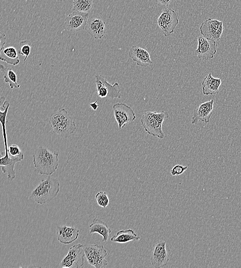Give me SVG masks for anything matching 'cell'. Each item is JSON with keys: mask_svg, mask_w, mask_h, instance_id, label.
Segmentation results:
<instances>
[{"mask_svg": "<svg viewBox=\"0 0 241 268\" xmlns=\"http://www.w3.org/2000/svg\"><path fill=\"white\" fill-rule=\"evenodd\" d=\"M59 153L44 147H38L33 154V162L36 172L41 175L51 176L57 170Z\"/></svg>", "mask_w": 241, "mask_h": 268, "instance_id": "cell-1", "label": "cell"}, {"mask_svg": "<svg viewBox=\"0 0 241 268\" xmlns=\"http://www.w3.org/2000/svg\"><path fill=\"white\" fill-rule=\"evenodd\" d=\"M60 183L55 178L49 176L47 179L42 180L29 197L39 205L48 204L55 198L60 191Z\"/></svg>", "mask_w": 241, "mask_h": 268, "instance_id": "cell-2", "label": "cell"}, {"mask_svg": "<svg viewBox=\"0 0 241 268\" xmlns=\"http://www.w3.org/2000/svg\"><path fill=\"white\" fill-rule=\"evenodd\" d=\"M169 117V114L165 111L160 113L148 112L142 116L141 124L150 136L162 140L165 138L163 123Z\"/></svg>", "mask_w": 241, "mask_h": 268, "instance_id": "cell-3", "label": "cell"}, {"mask_svg": "<svg viewBox=\"0 0 241 268\" xmlns=\"http://www.w3.org/2000/svg\"><path fill=\"white\" fill-rule=\"evenodd\" d=\"M86 257L88 263L95 268L105 267L108 265L106 259L108 253L104 246L92 244L84 246Z\"/></svg>", "mask_w": 241, "mask_h": 268, "instance_id": "cell-4", "label": "cell"}, {"mask_svg": "<svg viewBox=\"0 0 241 268\" xmlns=\"http://www.w3.org/2000/svg\"><path fill=\"white\" fill-rule=\"evenodd\" d=\"M84 246L77 244L71 247L67 254L61 260L59 266L65 268H81L86 257Z\"/></svg>", "mask_w": 241, "mask_h": 268, "instance_id": "cell-5", "label": "cell"}, {"mask_svg": "<svg viewBox=\"0 0 241 268\" xmlns=\"http://www.w3.org/2000/svg\"><path fill=\"white\" fill-rule=\"evenodd\" d=\"M95 83L97 93L100 97L111 99L122 97L121 88L118 83L112 85L105 78L100 75L95 76Z\"/></svg>", "mask_w": 241, "mask_h": 268, "instance_id": "cell-6", "label": "cell"}, {"mask_svg": "<svg viewBox=\"0 0 241 268\" xmlns=\"http://www.w3.org/2000/svg\"><path fill=\"white\" fill-rule=\"evenodd\" d=\"M157 22L163 35L168 37L174 32L179 22L176 12L171 9H167L162 13Z\"/></svg>", "mask_w": 241, "mask_h": 268, "instance_id": "cell-7", "label": "cell"}, {"mask_svg": "<svg viewBox=\"0 0 241 268\" xmlns=\"http://www.w3.org/2000/svg\"><path fill=\"white\" fill-rule=\"evenodd\" d=\"M223 29V22L211 18L204 21L199 28L203 37L215 42L221 40Z\"/></svg>", "mask_w": 241, "mask_h": 268, "instance_id": "cell-8", "label": "cell"}, {"mask_svg": "<svg viewBox=\"0 0 241 268\" xmlns=\"http://www.w3.org/2000/svg\"><path fill=\"white\" fill-rule=\"evenodd\" d=\"M89 13L74 11L68 15L63 27L69 31L76 32L85 29L89 20Z\"/></svg>", "mask_w": 241, "mask_h": 268, "instance_id": "cell-9", "label": "cell"}, {"mask_svg": "<svg viewBox=\"0 0 241 268\" xmlns=\"http://www.w3.org/2000/svg\"><path fill=\"white\" fill-rule=\"evenodd\" d=\"M197 48L195 51V54L199 59L209 60L214 57L217 53L216 42L202 36L197 38Z\"/></svg>", "mask_w": 241, "mask_h": 268, "instance_id": "cell-10", "label": "cell"}, {"mask_svg": "<svg viewBox=\"0 0 241 268\" xmlns=\"http://www.w3.org/2000/svg\"><path fill=\"white\" fill-rule=\"evenodd\" d=\"M113 109L120 129L124 128L128 123L133 122L136 118V114L132 108L125 104H115Z\"/></svg>", "mask_w": 241, "mask_h": 268, "instance_id": "cell-11", "label": "cell"}, {"mask_svg": "<svg viewBox=\"0 0 241 268\" xmlns=\"http://www.w3.org/2000/svg\"><path fill=\"white\" fill-rule=\"evenodd\" d=\"M166 242L163 241L157 243L153 249L151 256V262L156 268L166 266L169 261V256L167 251Z\"/></svg>", "mask_w": 241, "mask_h": 268, "instance_id": "cell-12", "label": "cell"}, {"mask_svg": "<svg viewBox=\"0 0 241 268\" xmlns=\"http://www.w3.org/2000/svg\"><path fill=\"white\" fill-rule=\"evenodd\" d=\"M5 155L3 152L0 155V165L2 168V171L7 174L8 178L10 182L13 181L16 177L15 166L17 163L22 161L24 158L20 157H11L9 150H6Z\"/></svg>", "mask_w": 241, "mask_h": 268, "instance_id": "cell-13", "label": "cell"}, {"mask_svg": "<svg viewBox=\"0 0 241 268\" xmlns=\"http://www.w3.org/2000/svg\"><path fill=\"white\" fill-rule=\"evenodd\" d=\"M215 100L212 99L210 102L202 104L194 111L191 118V124L196 125L199 121L206 123L210 122L213 114Z\"/></svg>", "mask_w": 241, "mask_h": 268, "instance_id": "cell-14", "label": "cell"}, {"mask_svg": "<svg viewBox=\"0 0 241 268\" xmlns=\"http://www.w3.org/2000/svg\"><path fill=\"white\" fill-rule=\"evenodd\" d=\"M58 241L64 245H70L78 239L79 229L74 226H58L56 228Z\"/></svg>", "mask_w": 241, "mask_h": 268, "instance_id": "cell-15", "label": "cell"}, {"mask_svg": "<svg viewBox=\"0 0 241 268\" xmlns=\"http://www.w3.org/2000/svg\"><path fill=\"white\" fill-rule=\"evenodd\" d=\"M85 29L92 38L96 40L104 37L107 31L105 22L99 18L89 19Z\"/></svg>", "mask_w": 241, "mask_h": 268, "instance_id": "cell-16", "label": "cell"}, {"mask_svg": "<svg viewBox=\"0 0 241 268\" xmlns=\"http://www.w3.org/2000/svg\"><path fill=\"white\" fill-rule=\"evenodd\" d=\"M129 56L138 66H148L153 64L149 53L145 49L136 46H132Z\"/></svg>", "mask_w": 241, "mask_h": 268, "instance_id": "cell-17", "label": "cell"}, {"mask_svg": "<svg viewBox=\"0 0 241 268\" xmlns=\"http://www.w3.org/2000/svg\"><path fill=\"white\" fill-rule=\"evenodd\" d=\"M76 129L77 126L75 122L71 116L69 117L53 128L54 132L61 138H67L73 133Z\"/></svg>", "mask_w": 241, "mask_h": 268, "instance_id": "cell-18", "label": "cell"}, {"mask_svg": "<svg viewBox=\"0 0 241 268\" xmlns=\"http://www.w3.org/2000/svg\"><path fill=\"white\" fill-rule=\"evenodd\" d=\"M222 84L221 80L215 78L210 73L202 82V89L205 95H216L219 93V88Z\"/></svg>", "mask_w": 241, "mask_h": 268, "instance_id": "cell-19", "label": "cell"}, {"mask_svg": "<svg viewBox=\"0 0 241 268\" xmlns=\"http://www.w3.org/2000/svg\"><path fill=\"white\" fill-rule=\"evenodd\" d=\"M112 231L107 223L102 220L94 218L90 225V233H98L102 237V242H107Z\"/></svg>", "mask_w": 241, "mask_h": 268, "instance_id": "cell-20", "label": "cell"}, {"mask_svg": "<svg viewBox=\"0 0 241 268\" xmlns=\"http://www.w3.org/2000/svg\"><path fill=\"white\" fill-rule=\"evenodd\" d=\"M141 238L132 229L118 231L110 241L113 243L126 244L132 241H139Z\"/></svg>", "mask_w": 241, "mask_h": 268, "instance_id": "cell-21", "label": "cell"}, {"mask_svg": "<svg viewBox=\"0 0 241 268\" xmlns=\"http://www.w3.org/2000/svg\"><path fill=\"white\" fill-rule=\"evenodd\" d=\"M0 59L12 65H17L20 62L19 52L14 47L4 48L0 50Z\"/></svg>", "mask_w": 241, "mask_h": 268, "instance_id": "cell-22", "label": "cell"}, {"mask_svg": "<svg viewBox=\"0 0 241 268\" xmlns=\"http://www.w3.org/2000/svg\"><path fill=\"white\" fill-rule=\"evenodd\" d=\"M0 69L4 73L5 82L9 84L12 89H18L20 87V85L17 82V75L11 67H6L2 64Z\"/></svg>", "mask_w": 241, "mask_h": 268, "instance_id": "cell-23", "label": "cell"}, {"mask_svg": "<svg viewBox=\"0 0 241 268\" xmlns=\"http://www.w3.org/2000/svg\"><path fill=\"white\" fill-rule=\"evenodd\" d=\"M94 8L93 0H74L73 10L89 13Z\"/></svg>", "mask_w": 241, "mask_h": 268, "instance_id": "cell-24", "label": "cell"}, {"mask_svg": "<svg viewBox=\"0 0 241 268\" xmlns=\"http://www.w3.org/2000/svg\"><path fill=\"white\" fill-rule=\"evenodd\" d=\"M70 116L65 109H62L53 114L50 116L49 122L53 128L62 121Z\"/></svg>", "mask_w": 241, "mask_h": 268, "instance_id": "cell-25", "label": "cell"}, {"mask_svg": "<svg viewBox=\"0 0 241 268\" xmlns=\"http://www.w3.org/2000/svg\"><path fill=\"white\" fill-rule=\"evenodd\" d=\"M10 107L9 105L6 109L4 111L0 110V121L2 124L3 126V136L4 139V142L5 145L6 150H8V138H7V133L6 129V122H7V117L8 113L9 112V109Z\"/></svg>", "mask_w": 241, "mask_h": 268, "instance_id": "cell-26", "label": "cell"}, {"mask_svg": "<svg viewBox=\"0 0 241 268\" xmlns=\"http://www.w3.org/2000/svg\"><path fill=\"white\" fill-rule=\"evenodd\" d=\"M95 198L98 205L101 208H106L109 205V198L106 192H99L96 195Z\"/></svg>", "mask_w": 241, "mask_h": 268, "instance_id": "cell-27", "label": "cell"}, {"mask_svg": "<svg viewBox=\"0 0 241 268\" xmlns=\"http://www.w3.org/2000/svg\"><path fill=\"white\" fill-rule=\"evenodd\" d=\"M31 44L28 41H21L19 44V54L25 57L23 60L25 62L31 52Z\"/></svg>", "mask_w": 241, "mask_h": 268, "instance_id": "cell-28", "label": "cell"}, {"mask_svg": "<svg viewBox=\"0 0 241 268\" xmlns=\"http://www.w3.org/2000/svg\"><path fill=\"white\" fill-rule=\"evenodd\" d=\"M188 169L187 166L177 164L172 168L171 174L172 176H177L182 175Z\"/></svg>", "mask_w": 241, "mask_h": 268, "instance_id": "cell-29", "label": "cell"}, {"mask_svg": "<svg viewBox=\"0 0 241 268\" xmlns=\"http://www.w3.org/2000/svg\"><path fill=\"white\" fill-rule=\"evenodd\" d=\"M9 153L12 156L24 158V154L20 147L16 145H11L8 149Z\"/></svg>", "mask_w": 241, "mask_h": 268, "instance_id": "cell-30", "label": "cell"}, {"mask_svg": "<svg viewBox=\"0 0 241 268\" xmlns=\"http://www.w3.org/2000/svg\"><path fill=\"white\" fill-rule=\"evenodd\" d=\"M159 4L164 6H169L176 2V0H156Z\"/></svg>", "mask_w": 241, "mask_h": 268, "instance_id": "cell-31", "label": "cell"}, {"mask_svg": "<svg viewBox=\"0 0 241 268\" xmlns=\"http://www.w3.org/2000/svg\"><path fill=\"white\" fill-rule=\"evenodd\" d=\"M0 38H1V40H0V44H1V45H0V47H1L0 50H1L5 48V46L6 44L7 38L5 34L3 33L1 34V37Z\"/></svg>", "mask_w": 241, "mask_h": 268, "instance_id": "cell-32", "label": "cell"}, {"mask_svg": "<svg viewBox=\"0 0 241 268\" xmlns=\"http://www.w3.org/2000/svg\"><path fill=\"white\" fill-rule=\"evenodd\" d=\"M98 100H96L95 102L93 103L90 105V107L93 109L94 111H96L99 106L97 105Z\"/></svg>", "mask_w": 241, "mask_h": 268, "instance_id": "cell-33", "label": "cell"}]
</instances>
